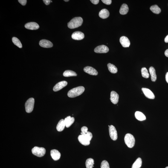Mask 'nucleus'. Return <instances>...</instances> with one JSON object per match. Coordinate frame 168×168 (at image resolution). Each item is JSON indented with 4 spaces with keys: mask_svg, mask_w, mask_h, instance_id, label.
Returning a JSON list of instances; mask_svg holds the SVG:
<instances>
[{
    "mask_svg": "<svg viewBox=\"0 0 168 168\" xmlns=\"http://www.w3.org/2000/svg\"><path fill=\"white\" fill-rule=\"evenodd\" d=\"M34 99L33 98H30L27 100L25 104L26 112L30 113L33 111L34 107Z\"/></svg>",
    "mask_w": 168,
    "mask_h": 168,
    "instance_id": "obj_5",
    "label": "nucleus"
},
{
    "mask_svg": "<svg viewBox=\"0 0 168 168\" xmlns=\"http://www.w3.org/2000/svg\"><path fill=\"white\" fill-rule=\"evenodd\" d=\"M25 28L28 29L37 30L39 28V26L35 22H31L27 23L25 25Z\"/></svg>",
    "mask_w": 168,
    "mask_h": 168,
    "instance_id": "obj_13",
    "label": "nucleus"
},
{
    "mask_svg": "<svg viewBox=\"0 0 168 168\" xmlns=\"http://www.w3.org/2000/svg\"><path fill=\"white\" fill-rule=\"evenodd\" d=\"M74 117H71L70 116L65 118L64 119V121H65L66 127L67 128L70 127L74 123Z\"/></svg>",
    "mask_w": 168,
    "mask_h": 168,
    "instance_id": "obj_19",
    "label": "nucleus"
},
{
    "mask_svg": "<svg viewBox=\"0 0 168 168\" xmlns=\"http://www.w3.org/2000/svg\"><path fill=\"white\" fill-rule=\"evenodd\" d=\"M119 96L117 93L114 91H112L111 93L110 100L112 103L114 104H117L119 101Z\"/></svg>",
    "mask_w": 168,
    "mask_h": 168,
    "instance_id": "obj_16",
    "label": "nucleus"
},
{
    "mask_svg": "<svg viewBox=\"0 0 168 168\" xmlns=\"http://www.w3.org/2000/svg\"><path fill=\"white\" fill-rule=\"evenodd\" d=\"M66 126V124L64 121V120L61 119L59 122L56 126V129L58 131L61 132L63 131V130Z\"/></svg>",
    "mask_w": 168,
    "mask_h": 168,
    "instance_id": "obj_20",
    "label": "nucleus"
},
{
    "mask_svg": "<svg viewBox=\"0 0 168 168\" xmlns=\"http://www.w3.org/2000/svg\"><path fill=\"white\" fill-rule=\"evenodd\" d=\"M142 164L141 159L139 158L137 159L135 161L133 164L132 168H140Z\"/></svg>",
    "mask_w": 168,
    "mask_h": 168,
    "instance_id": "obj_26",
    "label": "nucleus"
},
{
    "mask_svg": "<svg viewBox=\"0 0 168 168\" xmlns=\"http://www.w3.org/2000/svg\"><path fill=\"white\" fill-rule=\"evenodd\" d=\"M85 90V88L83 86H79L73 88L68 91V97L74 98L81 95Z\"/></svg>",
    "mask_w": 168,
    "mask_h": 168,
    "instance_id": "obj_2",
    "label": "nucleus"
},
{
    "mask_svg": "<svg viewBox=\"0 0 168 168\" xmlns=\"http://www.w3.org/2000/svg\"><path fill=\"white\" fill-rule=\"evenodd\" d=\"M102 1L104 3L106 4V5H110L112 2L111 0H102Z\"/></svg>",
    "mask_w": 168,
    "mask_h": 168,
    "instance_id": "obj_34",
    "label": "nucleus"
},
{
    "mask_svg": "<svg viewBox=\"0 0 168 168\" xmlns=\"http://www.w3.org/2000/svg\"><path fill=\"white\" fill-rule=\"evenodd\" d=\"M39 44L41 47L44 48H50L53 46L52 43L47 40H42L40 41Z\"/></svg>",
    "mask_w": 168,
    "mask_h": 168,
    "instance_id": "obj_10",
    "label": "nucleus"
},
{
    "mask_svg": "<svg viewBox=\"0 0 168 168\" xmlns=\"http://www.w3.org/2000/svg\"><path fill=\"white\" fill-rule=\"evenodd\" d=\"M12 42H13L14 44L17 46L19 47V48H21L22 47V43L20 41L18 38L16 37H13L12 39Z\"/></svg>",
    "mask_w": 168,
    "mask_h": 168,
    "instance_id": "obj_29",
    "label": "nucleus"
},
{
    "mask_svg": "<svg viewBox=\"0 0 168 168\" xmlns=\"http://www.w3.org/2000/svg\"><path fill=\"white\" fill-rule=\"evenodd\" d=\"M86 166L87 168H93L94 164V160L93 158H89L86 160Z\"/></svg>",
    "mask_w": 168,
    "mask_h": 168,
    "instance_id": "obj_27",
    "label": "nucleus"
},
{
    "mask_svg": "<svg viewBox=\"0 0 168 168\" xmlns=\"http://www.w3.org/2000/svg\"><path fill=\"white\" fill-rule=\"evenodd\" d=\"M91 2L94 4H97L99 2V0H91Z\"/></svg>",
    "mask_w": 168,
    "mask_h": 168,
    "instance_id": "obj_37",
    "label": "nucleus"
},
{
    "mask_svg": "<svg viewBox=\"0 0 168 168\" xmlns=\"http://www.w3.org/2000/svg\"><path fill=\"white\" fill-rule=\"evenodd\" d=\"M166 82L168 83V72L166 73Z\"/></svg>",
    "mask_w": 168,
    "mask_h": 168,
    "instance_id": "obj_40",
    "label": "nucleus"
},
{
    "mask_svg": "<svg viewBox=\"0 0 168 168\" xmlns=\"http://www.w3.org/2000/svg\"><path fill=\"white\" fill-rule=\"evenodd\" d=\"M150 10L153 13L158 14L161 12V10L158 6L156 5L151 6Z\"/></svg>",
    "mask_w": 168,
    "mask_h": 168,
    "instance_id": "obj_28",
    "label": "nucleus"
},
{
    "mask_svg": "<svg viewBox=\"0 0 168 168\" xmlns=\"http://www.w3.org/2000/svg\"><path fill=\"white\" fill-rule=\"evenodd\" d=\"M142 90L146 97L150 99H155V96L154 93L150 90L148 88H142Z\"/></svg>",
    "mask_w": 168,
    "mask_h": 168,
    "instance_id": "obj_11",
    "label": "nucleus"
},
{
    "mask_svg": "<svg viewBox=\"0 0 168 168\" xmlns=\"http://www.w3.org/2000/svg\"><path fill=\"white\" fill-rule=\"evenodd\" d=\"M142 76L145 78H148L149 77V74L148 73V70L146 68L143 67L141 70Z\"/></svg>",
    "mask_w": 168,
    "mask_h": 168,
    "instance_id": "obj_30",
    "label": "nucleus"
},
{
    "mask_svg": "<svg viewBox=\"0 0 168 168\" xmlns=\"http://www.w3.org/2000/svg\"><path fill=\"white\" fill-rule=\"evenodd\" d=\"M109 133L110 137L113 140H117V133L116 128L113 125L109 127Z\"/></svg>",
    "mask_w": 168,
    "mask_h": 168,
    "instance_id": "obj_6",
    "label": "nucleus"
},
{
    "mask_svg": "<svg viewBox=\"0 0 168 168\" xmlns=\"http://www.w3.org/2000/svg\"><path fill=\"white\" fill-rule=\"evenodd\" d=\"M109 49L106 46L102 45L98 46L94 49V51L96 53H105L108 52Z\"/></svg>",
    "mask_w": 168,
    "mask_h": 168,
    "instance_id": "obj_7",
    "label": "nucleus"
},
{
    "mask_svg": "<svg viewBox=\"0 0 168 168\" xmlns=\"http://www.w3.org/2000/svg\"><path fill=\"white\" fill-rule=\"evenodd\" d=\"M85 136L88 139L89 141H90L91 140V139L93 137V135L92 133L89 131H88L87 133L86 134L82 135Z\"/></svg>",
    "mask_w": 168,
    "mask_h": 168,
    "instance_id": "obj_32",
    "label": "nucleus"
},
{
    "mask_svg": "<svg viewBox=\"0 0 168 168\" xmlns=\"http://www.w3.org/2000/svg\"><path fill=\"white\" fill-rule=\"evenodd\" d=\"M64 1H65V2H68V1H69V0H64Z\"/></svg>",
    "mask_w": 168,
    "mask_h": 168,
    "instance_id": "obj_41",
    "label": "nucleus"
},
{
    "mask_svg": "<svg viewBox=\"0 0 168 168\" xmlns=\"http://www.w3.org/2000/svg\"><path fill=\"white\" fill-rule=\"evenodd\" d=\"M67 84V82L65 81L59 82L55 85L53 88V91H57L60 90L66 86Z\"/></svg>",
    "mask_w": 168,
    "mask_h": 168,
    "instance_id": "obj_9",
    "label": "nucleus"
},
{
    "mask_svg": "<svg viewBox=\"0 0 168 168\" xmlns=\"http://www.w3.org/2000/svg\"><path fill=\"white\" fill-rule=\"evenodd\" d=\"M165 55L166 57H168V49L166 50V51H165Z\"/></svg>",
    "mask_w": 168,
    "mask_h": 168,
    "instance_id": "obj_38",
    "label": "nucleus"
},
{
    "mask_svg": "<svg viewBox=\"0 0 168 168\" xmlns=\"http://www.w3.org/2000/svg\"><path fill=\"white\" fill-rule=\"evenodd\" d=\"M120 42L122 46L124 47H129L130 45V42L129 39L125 36H122L120 38Z\"/></svg>",
    "mask_w": 168,
    "mask_h": 168,
    "instance_id": "obj_14",
    "label": "nucleus"
},
{
    "mask_svg": "<svg viewBox=\"0 0 168 168\" xmlns=\"http://www.w3.org/2000/svg\"><path fill=\"white\" fill-rule=\"evenodd\" d=\"M63 75L64 77H69L71 76H76L77 74L75 72L71 70H67L63 73Z\"/></svg>",
    "mask_w": 168,
    "mask_h": 168,
    "instance_id": "obj_25",
    "label": "nucleus"
},
{
    "mask_svg": "<svg viewBox=\"0 0 168 168\" xmlns=\"http://www.w3.org/2000/svg\"><path fill=\"white\" fill-rule=\"evenodd\" d=\"M72 38L75 40H80L85 38V35L82 32L76 31L72 34Z\"/></svg>",
    "mask_w": 168,
    "mask_h": 168,
    "instance_id": "obj_8",
    "label": "nucleus"
},
{
    "mask_svg": "<svg viewBox=\"0 0 168 168\" xmlns=\"http://www.w3.org/2000/svg\"><path fill=\"white\" fill-rule=\"evenodd\" d=\"M32 152L33 155L39 157L43 156L46 152L45 148L36 146L32 149Z\"/></svg>",
    "mask_w": 168,
    "mask_h": 168,
    "instance_id": "obj_4",
    "label": "nucleus"
},
{
    "mask_svg": "<svg viewBox=\"0 0 168 168\" xmlns=\"http://www.w3.org/2000/svg\"><path fill=\"white\" fill-rule=\"evenodd\" d=\"M128 6L126 4H123L121 6L120 10V13L121 15L126 14L129 11Z\"/></svg>",
    "mask_w": 168,
    "mask_h": 168,
    "instance_id": "obj_23",
    "label": "nucleus"
},
{
    "mask_svg": "<svg viewBox=\"0 0 168 168\" xmlns=\"http://www.w3.org/2000/svg\"><path fill=\"white\" fill-rule=\"evenodd\" d=\"M135 116L136 118L140 121H143L146 119V116L142 113L140 111H136L135 112Z\"/></svg>",
    "mask_w": 168,
    "mask_h": 168,
    "instance_id": "obj_22",
    "label": "nucleus"
},
{
    "mask_svg": "<svg viewBox=\"0 0 168 168\" xmlns=\"http://www.w3.org/2000/svg\"><path fill=\"white\" fill-rule=\"evenodd\" d=\"M51 3H52V1H51Z\"/></svg>",
    "mask_w": 168,
    "mask_h": 168,
    "instance_id": "obj_43",
    "label": "nucleus"
},
{
    "mask_svg": "<svg viewBox=\"0 0 168 168\" xmlns=\"http://www.w3.org/2000/svg\"><path fill=\"white\" fill-rule=\"evenodd\" d=\"M19 2L23 6L26 5L27 3V0H19Z\"/></svg>",
    "mask_w": 168,
    "mask_h": 168,
    "instance_id": "obj_35",
    "label": "nucleus"
},
{
    "mask_svg": "<svg viewBox=\"0 0 168 168\" xmlns=\"http://www.w3.org/2000/svg\"><path fill=\"white\" fill-rule=\"evenodd\" d=\"M83 21V19L81 17L74 18L68 23V27L70 29L78 28L81 26Z\"/></svg>",
    "mask_w": 168,
    "mask_h": 168,
    "instance_id": "obj_1",
    "label": "nucleus"
},
{
    "mask_svg": "<svg viewBox=\"0 0 168 168\" xmlns=\"http://www.w3.org/2000/svg\"><path fill=\"white\" fill-rule=\"evenodd\" d=\"M149 70L151 75V80L152 82H155L157 79V75L155 68L151 66L150 67Z\"/></svg>",
    "mask_w": 168,
    "mask_h": 168,
    "instance_id": "obj_21",
    "label": "nucleus"
},
{
    "mask_svg": "<svg viewBox=\"0 0 168 168\" xmlns=\"http://www.w3.org/2000/svg\"><path fill=\"white\" fill-rule=\"evenodd\" d=\"M164 41L166 43H168V35L165 38Z\"/></svg>",
    "mask_w": 168,
    "mask_h": 168,
    "instance_id": "obj_39",
    "label": "nucleus"
},
{
    "mask_svg": "<svg viewBox=\"0 0 168 168\" xmlns=\"http://www.w3.org/2000/svg\"><path fill=\"white\" fill-rule=\"evenodd\" d=\"M78 139L81 144L84 146H87L90 144V141L85 136L81 134L79 135Z\"/></svg>",
    "mask_w": 168,
    "mask_h": 168,
    "instance_id": "obj_15",
    "label": "nucleus"
},
{
    "mask_svg": "<svg viewBox=\"0 0 168 168\" xmlns=\"http://www.w3.org/2000/svg\"><path fill=\"white\" fill-rule=\"evenodd\" d=\"M110 13L108 10L106 9H103L99 12V16L102 19H106L109 17Z\"/></svg>",
    "mask_w": 168,
    "mask_h": 168,
    "instance_id": "obj_18",
    "label": "nucleus"
},
{
    "mask_svg": "<svg viewBox=\"0 0 168 168\" xmlns=\"http://www.w3.org/2000/svg\"><path fill=\"white\" fill-rule=\"evenodd\" d=\"M101 168H110L109 163L106 160H104L101 163Z\"/></svg>",
    "mask_w": 168,
    "mask_h": 168,
    "instance_id": "obj_31",
    "label": "nucleus"
},
{
    "mask_svg": "<svg viewBox=\"0 0 168 168\" xmlns=\"http://www.w3.org/2000/svg\"><path fill=\"white\" fill-rule=\"evenodd\" d=\"M50 155L53 159L55 161H57L60 158L61 154L57 150L53 149L50 151Z\"/></svg>",
    "mask_w": 168,
    "mask_h": 168,
    "instance_id": "obj_17",
    "label": "nucleus"
},
{
    "mask_svg": "<svg viewBox=\"0 0 168 168\" xmlns=\"http://www.w3.org/2000/svg\"><path fill=\"white\" fill-rule=\"evenodd\" d=\"M165 168H168V166H167V167H166Z\"/></svg>",
    "mask_w": 168,
    "mask_h": 168,
    "instance_id": "obj_42",
    "label": "nucleus"
},
{
    "mask_svg": "<svg viewBox=\"0 0 168 168\" xmlns=\"http://www.w3.org/2000/svg\"><path fill=\"white\" fill-rule=\"evenodd\" d=\"M81 131L82 132H81V135H84V134H86L87 133L88 128L85 126L82 127L81 129Z\"/></svg>",
    "mask_w": 168,
    "mask_h": 168,
    "instance_id": "obj_33",
    "label": "nucleus"
},
{
    "mask_svg": "<svg viewBox=\"0 0 168 168\" xmlns=\"http://www.w3.org/2000/svg\"><path fill=\"white\" fill-rule=\"evenodd\" d=\"M124 140L125 143L128 147L132 148L135 144V140L132 134L128 133L125 136Z\"/></svg>",
    "mask_w": 168,
    "mask_h": 168,
    "instance_id": "obj_3",
    "label": "nucleus"
},
{
    "mask_svg": "<svg viewBox=\"0 0 168 168\" xmlns=\"http://www.w3.org/2000/svg\"><path fill=\"white\" fill-rule=\"evenodd\" d=\"M43 2L45 4V5H48L51 2V1L50 0H43Z\"/></svg>",
    "mask_w": 168,
    "mask_h": 168,
    "instance_id": "obj_36",
    "label": "nucleus"
},
{
    "mask_svg": "<svg viewBox=\"0 0 168 168\" xmlns=\"http://www.w3.org/2000/svg\"><path fill=\"white\" fill-rule=\"evenodd\" d=\"M108 67L109 71L112 74H116L118 70L117 67L113 64L111 63L108 64Z\"/></svg>",
    "mask_w": 168,
    "mask_h": 168,
    "instance_id": "obj_24",
    "label": "nucleus"
},
{
    "mask_svg": "<svg viewBox=\"0 0 168 168\" xmlns=\"http://www.w3.org/2000/svg\"><path fill=\"white\" fill-rule=\"evenodd\" d=\"M84 71L91 75H97L98 74L97 71L93 67L90 66H86L83 69Z\"/></svg>",
    "mask_w": 168,
    "mask_h": 168,
    "instance_id": "obj_12",
    "label": "nucleus"
}]
</instances>
